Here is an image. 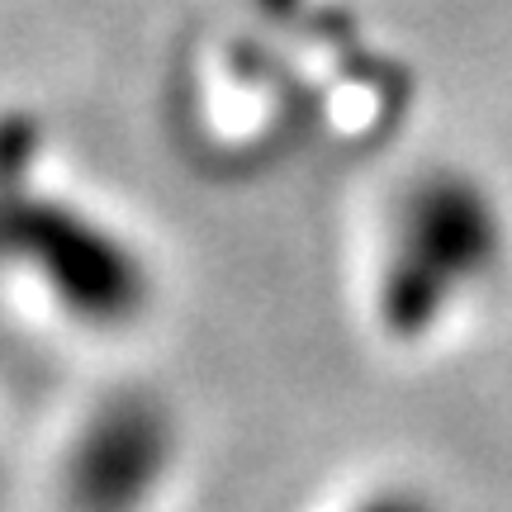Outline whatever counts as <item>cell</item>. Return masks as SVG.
I'll return each instance as SVG.
<instances>
[{
	"instance_id": "obj_1",
	"label": "cell",
	"mask_w": 512,
	"mask_h": 512,
	"mask_svg": "<svg viewBox=\"0 0 512 512\" xmlns=\"http://www.w3.org/2000/svg\"><path fill=\"white\" fill-rule=\"evenodd\" d=\"M43 152L38 114L0 110V271L34 285L76 328L133 332L157 304V266L95 204L43 181Z\"/></svg>"
},
{
	"instance_id": "obj_2",
	"label": "cell",
	"mask_w": 512,
	"mask_h": 512,
	"mask_svg": "<svg viewBox=\"0 0 512 512\" xmlns=\"http://www.w3.org/2000/svg\"><path fill=\"white\" fill-rule=\"evenodd\" d=\"M512 261V214L470 166H427L384 214L370 309L389 342L422 347L498 285Z\"/></svg>"
},
{
	"instance_id": "obj_3",
	"label": "cell",
	"mask_w": 512,
	"mask_h": 512,
	"mask_svg": "<svg viewBox=\"0 0 512 512\" xmlns=\"http://www.w3.org/2000/svg\"><path fill=\"white\" fill-rule=\"evenodd\" d=\"M181 446V418L157 389H110L67 441L62 503L67 512H152L181 470Z\"/></svg>"
},
{
	"instance_id": "obj_4",
	"label": "cell",
	"mask_w": 512,
	"mask_h": 512,
	"mask_svg": "<svg viewBox=\"0 0 512 512\" xmlns=\"http://www.w3.org/2000/svg\"><path fill=\"white\" fill-rule=\"evenodd\" d=\"M347 512H441V503L418 484H380L356 498Z\"/></svg>"
},
{
	"instance_id": "obj_5",
	"label": "cell",
	"mask_w": 512,
	"mask_h": 512,
	"mask_svg": "<svg viewBox=\"0 0 512 512\" xmlns=\"http://www.w3.org/2000/svg\"><path fill=\"white\" fill-rule=\"evenodd\" d=\"M275 5H290V0H275Z\"/></svg>"
}]
</instances>
